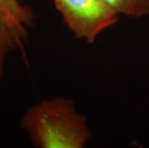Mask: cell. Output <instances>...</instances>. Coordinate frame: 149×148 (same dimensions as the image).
Segmentation results:
<instances>
[{"label": "cell", "mask_w": 149, "mask_h": 148, "mask_svg": "<svg viewBox=\"0 0 149 148\" xmlns=\"http://www.w3.org/2000/svg\"><path fill=\"white\" fill-rule=\"evenodd\" d=\"M22 40L13 31L6 26L4 23L0 22V79L3 76V69L6 56L11 50L19 47L22 44Z\"/></svg>", "instance_id": "cell-5"}, {"label": "cell", "mask_w": 149, "mask_h": 148, "mask_svg": "<svg viewBox=\"0 0 149 148\" xmlns=\"http://www.w3.org/2000/svg\"><path fill=\"white\" fill-rule=\"evenodd\" d=\"M56 10L75 38L93 43L99 35L112 27L118 15L104 0H53Z\"/></svg>", "instance_id": "cell-2"}, {"label": "cell", "mask_w": 149, "mask_h": 148, "mask_svg": "<svg viewBox=\"0 0 149 148\" xmlns=\"http://www.w3.org/2000/svg\"><path fill=\"white\" fill-rule=\"evenodd\" d=\"M0 22L23 40L28 36V28L35 22V15L32 9L18 0H0Z\"/></svg>", "instance_id": "cell-3"}, {"label": "cell", "mask_w": 149, "mask_h": 148, "mask_svg": "<svg viewBox=\"0 0 149 148\" xmlns=\"http://www.w3.org/2000/svg\"><path fill=\"white\" fill-rule=\"evenodd\" d=\"M117 15L141 17L149 15V0H104Z\"/></svg>", "instance_id": "cell-4"}, {"label": "cell", "mask_w": 149, "mask_h": 148, "mask_svg": "<svg viewBox=\"0 0 149 148\" xmlns=\"http://www.w3.org/2000/svg\"><path fill=\"white\" fill-rule=\"evenodd\" d=\"M21 126L40 148H83L91 138L87 119L76 112L71 99L63 97L32 106Z\"/></svg>", "instance_id": "cell-1"}]
</instances>
